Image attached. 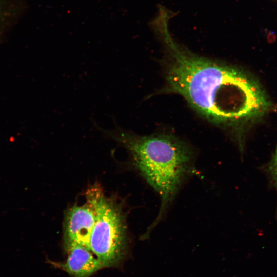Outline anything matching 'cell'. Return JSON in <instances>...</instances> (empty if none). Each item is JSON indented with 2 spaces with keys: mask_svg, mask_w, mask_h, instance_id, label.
<instances>
[{
  "mask_svg": "<svg viewBox=\"0 0 277 277\" xmlns=\"http://www.w3.org/2000/svg\"><path fill=\"white\" fill-rule=\"evenodd\" d=\"M173 49L167 66V90L182 95L208 120L232 124L268 111L270 102L264 90L243 71Z\"/></svg>",
  "mask_w": 277,
  "mask_h": 277,
  "instance_id": "6da1fadb",
  "label": "cell"
},
{
  "mask_svg": "<svg viewBox=\"0 0 277 277\" xmlns=\"http://www.w3.org/2000/svg\"><path fill=\"white\" fill-rule=\"evenodd\" d=\"M99 130L105 136L124 145L135 170L160 197L157 215L144 234L146 238L165 217L183 185L195 172L194 151L171 135L140 136L116 124L112 130Z\"/></svg>",
  "mask_w": 277,
  "mask_h": 277,
  "instance_id": "7a4b0ae2",
  "label": "cell"
},
{
  "mask_svg": "<svg viewBox=\"0 0 277 277\" xmlns=\"http://www.w3.org/2000/svg\"><path fill=\"white\" fill-rule=\"evenodd\" d=\"M86 198L96 213L89 248L103 268L116 266L124 259L127 247L123 214L117 205L97 186L88 190Z\"/></svg>",
  "mask_w": 277,
  "mask_h": 277,
  "instance_id": "3957f363",
  "label": "cell"
},
{
  "mask_svg": "<svg viewBox=\"0 0 277 277\" xmlns=\"http://www.w3.org/2000/svg\"><path fill=\"white\" fill-rule=\"evenodd\" d=\"M95 220V210L88 201L84 205L71 208L65 219V246L76 244L89 249V241Z\"/></svg>",
  "mask_w": 277,
  "mask_h": 277,
  "instance_id": "277c9868",
  "label": "cell"
},
{
  "mask_svg": "<svg viewBox=\"0 0 277 277\" xmlns=\"http://www.w3.org/2000/svg\"><path fill=\"white\" fill-rule=\"evenodd\" d=\"M67 258L63 263H54L55 266L72 277H90L103 268L102 263L87 247L80 245L66 246Z\"/></svg>",
  "mask_w": 277,
  "mask_h": 277,
  "instance_id": "5b68a950",
  "label": "cell"
},
{
  "mask_svg": "<svg viewBox=\"0 0 277 277\" xmlns=\"http://www.w3.org/2000/svg\"><path fill=\"white\" fill-rule=\"evenodd\" d=\"M21 0H0V43L14 25Z\"/></svg>",
  "mask_w": 277,
  "mask_h": 277,
  "instance_id": "8992f818",
  "label": "cell"
},
{
  "mask_svg": "<svg viewBox=\"0 0 277 277\" xmlns=\"http://www.w3.org/2000/svg\"><path fill=\"white\" fill-rule=\"evenodd\" d=\"M270 170L277 189V149L270 164Z\"/></svg>",
  "mask_w": 277,
  "mask_h": 277,
  "instance_id": "52a82bcc",
  "label": "cell"
}]
</instances>
